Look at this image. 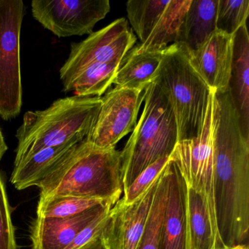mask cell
I'll return each mask as SVG.
<instances>
[{
	"mask_svg": "<svg viewBox=\"0 0 249 249\" xmlns=\"http://www.w3.org/2000/svg\"><path fill=\"white\" fill-rule=\"evenodd\" d=\"M215 197L220 237L226 248L248 245L249 140L242 132L230 91L215 92Z\"/></svg>",
	"mask_w": 249,
	"mask_h": 249,
	"instance_id": "6da1fadb",
	"label": "cell"
},
{
	"mask_svg": "<svg viewBox=\"0 0 249 249\" xmlns=\"http://www.w3.org/2000/svg\"><path fill=\"white\" fill-rule=\"evenodd\" d=\"M37 187L40 198L70 196L116 204L123 192L120 151L98 148L86 138Z\"/></svg>",
	"mask_w": 249,
	"mask_h": 249,
	"instance_id": "7a4b0ae2",
	"label": "cell"
},
{
	"mask_svg": "<svg viewBox=\"0 0 249 249\" xmlns=\"http://www.w3.org/2000/svg\"><path fill=\"white\" fill-rule=\"evenodd\" d=\"M102 97H65L43 110L28 111L17 132L14 165L49 147L81 142L89 135Z\"/></svg>",
	"mask_w": 249,
	"mask_h": 249,
	"instance_id": "3957f363",
	"label": "cell"
},
{
	"mask_svg": "<svg viewBox=\"0 0 249 249\" xmlns=\"http://www.w3.org/2000/svg\"><path fill=\"white\" fill-rule=\"evenodd\" d=\"M142 114L121 151L123 192L160 159L170 157L178 142L177 124L168 97L153 81L143 92Z\"/></svg>",
	"mask_w": 249,
	"mask_h": 249,
	"instance_id": "277c9868",
	"label": "cell"
},
{
	"mask_svg": "<svg viewBox=\"0 0 249 249\" xmlns=\"http://www.w3.org/2000/svg\"><path fill=\"white\" fill-rule=\"evenodd\" d=\"M154 82L168 97L177 124L178 142L199 136L213 89L191 65L182 43L166 48Z\"/></svg>",
	"mask_w": 249,
	"mask_h": 249,
	"instance_id": "5b68a950",
	"label": "cell"
},
{
	"mask_svg": "<svg viewBox=\"0 0 249 249\" xmlns=\"http://www.w3.org/2000/svg\"><path fill=\"white\" fill-rule=\"evenodd\" d=\"M215 95L210 96L199 136L178 142L170 155L187 187L202 200L209 221L213 249H226L220 237L215 197Z\"/></svg>",
	"mask_w": 249,
	"mask_h": 249,
	"instance_id": "8992f818",
	"label": "cell"
},
{
	"mask_svg": "<svg viewBox=\"0 0 249 249\" xmlns=\"http://www.w3.org/2000/svg\"><path fill=\"white\" fill-rule=\"evenodd\" d=\"M22 0H0V116L17 117L22 106L20 36L24 16Z\"/></svg>",
	"mask_w": 249,
	"mask_h": 249,
	"instance_id": "52a82bcc",
	"label": "cell"
},
{
	"mask_svg": "<svg viewBox=\"0 0 249 249\" xmlns=\"http://www.w3.org/2000/svg\"><path fill=\"white\" fill-rule=\"evenodd\" d=\"M136 40L126 18H121L93 32L83 41L72 43L69 56L59 71L62 84L66 85L91 65L122 62Z\"/></svg>",
	"mask_w": 249,
	"mask_h": 249,
	"instance_id": "ba28073f",
	"label": "cell"
},
{
	"mask_svg": "<svg viewBox=\"0 0 249 249\" xmlns=\"http://www.w3.org/2000/svg\"><path fill=\"white\" fill-rule=\"evenodd\" d=\"M31 8L35 19L58 37L91 34L110 11L109 0H33Z\"/></svg>",
	"mask_w": 249,
	"mask_h": 249,
	"instance_id": "9c48e42d",
	"label": "cell"
},
{
	"mask_svg": "<svg viewBox=\"0 0 249 249\" xmlns=\"http://www.w3.org/2000/svg\"><path fill=\"white\" fill-rule=\"evenodd\" d=\"M144 91L115 87L102 97L95 123L87 140L103 149L116 144L136 126Z\"/></svg>",
	"mask_w": 249,
	"mask_h": 249,
	"instance_id": "30bf717a",
	"label": "cell"
},
{
	"mask_svg": "<svg viewBox=\"0 0 249 249\" xmlns=\"http://www.w3.org/2000/svg\"><path fill=\"white\" fill-rule=\"evenodd\" d=\"M160 178L132 203L126 205L120 199L112 207L107 224L100 235L105 249H138L145 232Z\"/></svg>",
	"mask_w": 249,
	"mask_h": 249,
	"instance_id": "8fae6325",
	"label": "cell"
},
{
	"mask_svg": "<svg viewBox=\"0 0 249 249\" xmlns=\"http://www.w3.org/2000/svg\"><path fill=\"white\" fill-rule=\"evenodd\" d=\"M233 55V36L215 30L195 50L189 49L191 65L216 92L229 89Z\"/></svg>",
	"mask_w": 249,
	"mask_h": 249,
	"instance_id": "7c38bea8",
	"label": "cell"
},
{
	"mask_svg": "<svg viewBox=\"0 0 249 249\" xmlns=\"http://www.w3.org/2000/svg\"><path fill=\"white\" fill-rule=\"evenodd\" d=\"M113 205L106 204L94 207L68 218L37 217L30 227L33 249H65L94 218Z\"/></svg>",
	"mask_w": 249,
	"mask_h": 249,
	"instance_id": "4fadbf2b",
	"label": "cell"
},
{
	"mask_svg": "<svg viewBox=\"0 0 249 249\" xmlns=\"http://www.w3.org/2000/svg\"><path fill=\"white\" fill-rule=\"evenodd\" d=\"M232 36L229 91L238 113L242 132L249 140V36L246 24L241 26Z\"/></svg>",
	"mask_w": 249,
	"mask_h": 249,
	"instance_id": "5bb4252c",
	"label": "cell"
},
{
	"mask_svg": "<svg viewBox=\"0 0 249 249\" xmlns=\"http://www.w3.org/2000/svg\"><path fill=\"white\" fill-rule=\"evenodd\" d=\"M76 144L70 142L49 147L23 160L14 165L11 183L18 190L38 186L69 155Z\"/></svg>",
	"mask_w": 249,
	"mask_h": 249,
	"instance_id": "9a60e30c",
	"label": "cell"
},
{
	"mask_svg": "<svg viewBox=\"0 0 249 249\" xmlns=\"http://www.w3.org/2000/svg\"><path fill=\"white\" fill-rule=\"evenodd\" d=\"M184 213L180 175L174 163L167 164V192L163 221L161 249H184Z\"/></svg>",
	"mask_w": 249,
	"mask_h": 249,
	"instance_id": "2e32d148",
	"label": "cell"
},
{
	"mask_svg": "<svg viewBox=\"0 0 249 249\" xmlns=\"http://www.w3.org/2000/svg\"><path fill=\"white\" fill-rule=\"evenodd\" d=\"M164 51L136 53L131 49L122 61L113 84L119 88L144 91L155 79Z\"/></svg>",
	"mask_w": 249,
	"mask_h": 249,
	"instance_id": "e0dca14e",
	"label": "cell"
},
{
	"mask_svg": "<svg viewBox=\"0 0 249 249\" xmlns=\"http://www.w3.org/2000/svg\"><path fill=\"white\" fill-rule=\"evenodd\" d=\"M192 0H170L154 30L143 43L132 50L136 53L164 51L170 43H178L185 16Z\"/></svg>",
	"mask_w": 249,
	"mask_h": 249,
	"instance_id": "ac0fdd59",
	"label": "cell"
},
{
	"mask_svg": "<svg viewBox=\"0 0 249 249\" xmlns=\"http://www.w3.org/2000/svg\"><path fill=\"white\" fill-rule=\"evenodd\" d=\"M180 184L184 213V249H213L211 227L202 200L185 185L180 176Z\"/></svg>",
	"mask_w": 249,
	"mask_h": 249,
	"instance_id": "d6986e66",
	"label": "cell"
},
{
	"mask_svg": "<svg viewBox=\"0 0 249 249\" xmlns=\"http://www.w3.org/2000/svg\"><path fill=\"white\" fill-rule=\"evenodd\" d=\"M218 0H192L185 16L178 43L195 50L216 30Z\"/></svg>",
	"mask_w": 249,
	"mask_h": 249,
	"instance_id": "ffe728a7",
	"label": "cell"
},
{
	"mask_svg": "<svg viewBox=\"0 0 249 249\" xmlns=\"http://www.w3.org/2000/svg\"><path fill=\"white\" fill-rule=\"evenodd\" d=\"M122 62L96 64L85 68L63 86L64 91H73L78 97H101L113 84Z\"/></svg>",
	"mask_w": 249,
	"mask_h": 249,
	"instance_id": "44dd1931",
	"label": "cell"
},
{
	"mask_svg": "<svg viewBox=\"0 0 249 249\" xmlns=\"http://www.w3.org/2000/svg\"><path fill=\"white\" fill-rule=\"evenodd\" d=\"M170 0H129L126 2L128 19L143 43L151 34Z\"/></svg>",
	"mask_w": 249,
	"mask_h": 249,
	"instance_id": "7402d4cb",
	"label": "cell"
},
{
	"mask_svg": "<svg viewBox=\"0 0 249 249\" xmlns=\"http://www.w3.org/2000/svg\"><path fill=\"white\" fill-rule=\"evenodd\" d=\"M113 204L105 199L61 196L40 198L37 209V217L42 218H68L75 216L94 207Z\"/></svg>",
	"mask_w": 249,
	"mask_h": 249,
	"instance_id": "603a6c76",
	"label": "cell"
},
{
	"mask_svg": "<svg viewBox=\"0 0 249 249\" xmlns=\"http://www.w3.org/2000/svg\"><path fill=\"white\" fill-rule=\"evenodd\" d=\"M167 192V165L159 179L154 203L147 221L143 237L138 249H161V235Z\"/></svg>",
	"mask_w": 249,
	"mask_h": 249,
	"instance_id": "cb8c5ba5",
	"label": "cell"
},
{
	"mask_svg": "<svg viewBox=\"0 0 249 249\" xmlns=\"http://www.w3.org/2000/svg\"><path fill=\"white\" fill-rule=\"evenodd\" d=\"M249 15V0H218L216 30L233 36L246 25Z\"/></svg>",
	"mask_w": 249,
	"mask_h": 249,
	"instance_id": "d4e9b609",
	"label": "cell"
},
{
	"mask_svg": "<svg viewBox=\"0 0 249 249\" xmlns=\"http://www.w3.org/2000/svg\"><path fill=\"white\" fill-rule=\"evenodd\" d=\"M170 160V157H162L141 172L124 191V196L121 198L123 203L129 205L145 193L160 178Z\"/></svg>",
	"mask_w": 249,
	"mask_h": 249,
	"instance_id": "484cf974",
	"label": "cell"
},
{
	"mask_svg": "<svg viewBox=\"0 0 249 249\" xmlns=\"http://www.w3.org/2000/svg\"><path fill=\"white\" fill-rule=\"evenodd\" d=\"M0 249H17L15 227L11 217L6 186L0 173Z\"/></svg>",
	"mask_w": 249,
	"mask_h": 249,
	"instance_id": "4316f807",
	"label": "cell"
},
{
	"mask_svg": "<svg viewBox=\"0 0 249 249\" xmlns=\"http://www.w3.org/2000/svg\"><path fill=\"white\" fill-rule=\"evenodd\" d=\"M112 207L106 208L100 215L94 218L64 249H80L93 239L100 236L107 224Z\"/></svg>",
	"mask_w": 249,
	"mask_h": 249,
	"instance_id": "83f0119b",
	"label": "cell"
},
{
	"mask_svg": "<svg viewBox=\"0 0 249 249\" xmlns=\"http://www.w3.org/2000/svg\"><path fill=\"white\" fill-rule=\"evenodd\" d=\"M100 235L93 239L80 249H106L100 238Z\"/></svg>",
	"mask_w": 249,
	"mask_h": 249,
	"instance_id": "f1b7e54d",
	"label": "cell"
},
{
	"mask_svg": "<svg viewBox=\"0 0 249 249\" xmlns=\"http://www.w3.org/2000/svg\"><path fill=\"white\" fill-rule=\"evenodd\" d=\"M8 145L5 142V138H4L2 131L0 129V161L3 157L4 154L8 151Z\"/></svg>",
	"mask_w": 249,
	"mask_h": 249,
	"instance_id": "f546056e",
	"label": "cell"
},
{
	"mask_svg": "<svg viewBox=\"0 0 249 249\" xmlns=\"http://www.w3.org/2000/svg\"><path fill=\"white\" fill-rule=\"evenodd\" d=\"M226 249H249V245H239L233 247L227 248Z\"/></svg>",
	"mask_w": 249,
	"mask_h": 249,
	"instance_id": "4dcf8cb0",
	"label": "cell"
}]
</instances>
